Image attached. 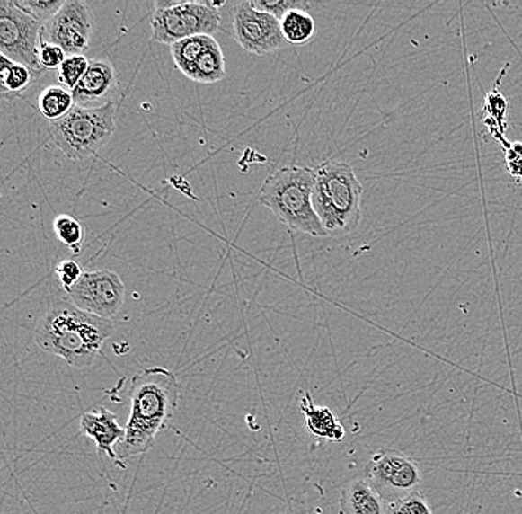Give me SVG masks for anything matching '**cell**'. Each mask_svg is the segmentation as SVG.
Returning a JSON list of instances; mask_svg holds the SVG:
<instances>
[{"label":"cell","instance_id":"6da1fadb","mask_svg":"<svg viewBox=\"0 0 522 514\" xmlns=\"http://www.w3.org/2000/svg\"><path fill=\"white\" fill-rule=\"evenodd\" d=\"M127 436L116 447L119 461L149 452L157 434L170 426L179 406L180 384L166 368H147L129 379Z\"/></svg>","mask_w":522,"mask_h":514},{"label":"cell","instance_id":"7a4b0ae2","mask_svg":"<svg viewBox=\"0 0 522 514\" xmlns=\"http://www.w3.org/2000/svg\"><path fill=\"white\" fill-rule=\"evenodd\" d=\"M113 331L109 319L84 312L70 299L57 297L34 328V341L43 351L64 359L70 367L86 369Z\"/></svg>","mask_w":522,"mask_h":514},{"label":"cell","instance_id":"3957f363","mask_svg":"<svg viewBox=\"0 0 522 514\" xmlns=\"http://www.w3.org/2000/svg\"><path fill=\"white\" fill-rule=\"evenodd\" d=\"M314 209L328 236L357 230L362 218V184L346 162L325 161L314 168Z\"/></svg>","mask_w":522,"mask_h":514},{"label":"cell","instance_id":"277c9868","mask_svg":"<svg viewBox=\"0 0 522 514\" xmlns=\"http://www.w3.org/2000/svg\"><path fill=\"white\" fill-rule=\"evenodd\" d=\"M314 168L284 166L269 175L260 189L259 200L280 223L309 236L328 237L314 209Z\"/></svg>","mask_w":522,"mask_h":514},{"label":"cell","instance_id":"5b68a950","mask_svg":"<svg viewBox=\"0 0 522 514\" xmlns=\"http://www.w3.org/2000/svg\"><path fill=\"white\" fill-rule=\"evenodd\" d=\"M116 111L115 102L97 109L75 106L66 118L49 123V132L64 156L70 161H85L97 155L115 134Z\"/></svg>","mask_w":522,"mask_h":514},{"label":"cell","instance_id":"8992f818","mask_svg":"<svg viewBox=\"0 0 522 514\" xmlns=\"http://www.w3.org/2000/svg\"><path fill=\"white\" fill-rule=\"evenodd\" d=\"M223 4V2L156 0L152 13V39L171 47L193 36H214L220 29Z\"/></svg>","mask_w":522,"mask_h":514},{"label":"cell","instance_id":"52a82bcc","mask_svg":"<svg viewBox=\"0 0 522 514\" xmlns=\"http://www.w3.org/2000/svg\"><path fill=\"white\" fill-rule=\"evenodd\" d=\"M43 27V22L20 11L13 0H0V52L31 68L38 77L43 73L39 63Z\"/></svg>","mask_w":522,"mask_h":514},{"label":"cell","instance_id":"ba28073f","mask_svg":"<svg viewBox=\"0 0 522 514\" xmlns=\"http://www.w3.org/2000/svg\"><path fill=\"white\" fill-rule=\"evenodd\" d=\"M367 481L386 502L420 491L423 473L417 461L396 449H380L366 465Z\"/></svg>","mask_w":522,"mask_h":514},{"label":"cell","instance_id":"9c48e42d","mask_svg":"<svg viewBox=\"0 0 522 514\" xmlns=\"http://www.w3.org/2000/svg\"><path fill=\"white\" fill-rule=\"evenodd\" d=\"M67 296L84 312L111 319L125 303V285L115 271H85L79 282L68 289Z\"/></svg>","mask_w":522,"mask_h":514},{"label":"cell","instance_id":"30bf717a","mask_svg":"<svg viewBox=\"0 0 522 514\" xmlns=\"http://www.w3.org/2000/svg\"><path fill=\"white\" fill-rule=\"evenodd\" d=\"M232 27L234 40L251 54H270L287 42L279 20L269 13H260L251 6L250 2H243L232 9Z\"/></svg>","mask_w":522,"mask_h":514},{"label":"cell","instance_id":"8fae6325","mask_svg":"<svg viewBox=\"0 0 522 514\" xmlns=\"http://www.w3.org/2000/svg\"><path fill=\"white\" fill-rule=\"evenodd\" d=\"M93 33V17L82 0H67L63 8L43 27L45 40L56 43L70 55H82L90 47Z\"/></svg>","mask_w":522,"mask_h":514},{"label":"cell","instance_id":"7c38bea8","mask_svg":"<svg viewBox=\"0 0 522 514\" xmlns=\"http://www.w3.org/2000/svg\"><path fill=\"white\" fill-rule=\"evenodd\" d=\"M119 79L109 59H91L88 70L73 89L75 104L85 109H97L111 102Z\"/></svg>","mask_w":522,"mask_h":514},{"label":"cell","instance_id":"4fadbf2b","mask_svg":"<svg viewBox=\"0 0 522 514\" xmlns=\"http://www.w3.org/2000/svg\"><path fill=\"white\" fill-rule=\"evenodd\" d=\"M79 427L84 436L93 439L102 456H109L113 463L125 468V464L116 456V447L123 442L127 430L125 426H120L115 412L102 406L91 409L88 412L82 413Z\"/></svg>","mask_w":522,"mask_h":514},{"label":"cell","instance_id":"5bb4252c","mask_svg":"<svg viewBox=\"0 0 522 514\" xmlns=\"http://www.w3.org/2000/svg\"><path fill=\"white\" fill-rule=\"evenodd\" d=\"M340 514H386L387 502L366 477L348 482L340 491Z\"/></svg>","mask_w":522,"mask_h":514},{"label":"cell","instance_id":"9a60e30c","mask_svg":"<svg viewBox=\"0 0 522 514\" xmlns=\"http://www.w3.org/2000/svg\"><path fill=\"white\" fill-rule=\"evenodd\" d=\"M300 411L306 420L307 430L314 434V438L328 442H341L346 430L343 424L339 421L336 413L327 406L314 405V399L309 392H305L302 402H300Z\"/></svg>","mask_w":522,"mask_h":514},{"label":"cell","instance_id":"2e32d148","mask_svg":"<svg viewBox=\"0 0 522 514\" xmlns=\"http://www.w3.org/2000/svg\"><path fill=\"white\" fill-rule=\"evenodd\" d=\"M183 75L196 84H211L223 81L227 73H226L225 55L221 51L220 43L213 39L208 47L196 57L195 61Z\"/></svg>","mask_w":522,"mask_h":514},{"label":"cell","instance_id":"e0dca14e","mask_svg":"<svg viewBox=\"0 0 522 514\" xmlns=\"http://www.w3.org/2000/svg\"><path fill=\"white\" fill-rule=\"evenodd\" d=\"M75 104L72 91L63 86H48L43 89L38 100V109L48 122H58L72 111Z\"/></svg>","mask_w":522,"mask_h":514},{"label":"cell","instance_id":"ac0fdd59","mask_svg":"<svg viewBox=\"0 0 522 514\" xmlns=\"http://www.w3.org/2000/svg\"><path fill=\"white\" fill-rule=\"evenodd\" d=\"M36 77L31 68L0 55V84L4 97L24 93L31 88Z\"/></svg>","mask_w":522,"mask_h":514},{"label":"cell","instance_id":"d6986e66","mask_svg":"<svg viewBox=\"0 0 522 514\" xmlns=\"http://www.w3.org/2000/svg\"><path fill=\"white\" fill-rule=\"evenodd\" d=\"M280 30L285 40L293 45H305L314 38L316 22L307 11H291L280 20Z\"/></svg>","mask_w":522,"mask_h":514},{"label":"cell","instance_id":"ffe728a7","mask_svg":"<svg viewBox=\"0 0 522 514\" xmlns=\"http://www.w3.org/2000/svg\"><path fill=\"white\" fill-rule=\"evenodd\" d=\"M213 39L214 36L200 34V36L183 39V40L171 45V55L174 59L175 67L179 68L181 73L186 72L187 68L190 67V64L195 61L196 57L208 47Z\"/></svg>","mask_w":522,"mask_h":514},{"label":"cell","instance_id":"44dd1931","mask_svg":"<svg viewBox=\"0 0 522 514\" xmlns=\"http://www.w3.org/2000/svg\"><path fill=\"white\" fill-rule=\"evenodd\" d=\"M484 111L487 113L484 122L490 125V132L494 136V138L500 139L501 143H506L505 128L508 102H506L505 97L497 91V86L492 89L491 93H487Z\"/></svg>","mask_w":522,"mask_h":514},{"label":"cell","instance_id":"7402d4cb","mask_svg":"<svg viewBox=\"0 0 522 514\" xmlns=\"http://www.w3.org/2000/svg\"><path fill=\"white\" fill-rule=\"evenodd\" d=\"M54 232L57 239L72 249L73 253H82V244L85 241V228L81 221L70 216H58L54 219Z\"/></svg>","mask_w":522,"mask_h":514},{"label":"cell","instance_id":"603a6c76","mask_svg":"<svg viewBox=\"0 0 522 514\" xmlns=\"http://www.w3.org/2000/svg\"><path fill=\"white\" fill-rule=\"evenodd\" d=\"M88 66H90V59L86 58L85 55H70L64 59L61 67L57 70V79L63 88L73 91L85 75Z\"/></svg>","mask_w":522,"mask_h":514},{"label":"cell","instance_id":"cb8c5ba5","mask_svg":"<svg viewBox=\"0 0 522 514\" xmlns=\"http://www.w3.org/2000/svg\"><path fill=\"white\" fill-rule=\"evenodd\" d=\"M13 4L34 20L47 24L63 8L64 0H13Z\"/></svg>","mask_w":522,"mask_h":514},{"label":"cell","instance_id":"d4e9b609","mask_svg":"<svg viewBox=\"0 0 522 514\" xmlns=\"http://www.w3.org/2000/svg\"><path fill=\"white\" fill-rule=\"evenodd\" d=\"M386 514H433V510L425 493L417 491L396 501L387 502Z\"/></svg>","mask_w":522,"mask_h":514},{"label":"cell","instance_id":"484cf974","mask_svg":"<svg viewBox=\"0 0 522 514\" xmlns=\"http://www.w3.org/2000/svg\"><path fill=\"white\" fill-rule=\"evenodd\" d=\"M251 6L260 13H266L269 15L282 20L285 13L291 11H307L309 13V4L305 0H250Z\"/></svg>","mask_w":522,"mask_h":514},{"label":"cell","instance_id":"4316f807","mask_svg":"<svg viewBox=\"0 0 522 514\" xmlns=\"http://www.w3.org/2000/svg\"><path fill=\"white\" fill-rule=\"evenodd\" d=\"M67 58V54L64 52L63 48L58 47L56 43L48 42L42 38L39 45V63L42 66L43 70H54L61 67L64 59Z\"/></svg>","mask_w":522,"mask_h":514},{"label":"cell","instance_id":"83f0119b","mask_svg":"<svg viewBox=\"0 0 522 514\" xmlns=\"http://www.w3.org/2000/svg\"><path fill=\"white\" fill-rule=\"evenodd\" d=\"M56 273L64 291L67 292L70 288L75 287L79 282V279L82 278V274L85 273V271L82 270V267L76 261L64 260L57 266Z\"/></svg>","mask_w":522,"mask_h":514},{"label":"cell","instance_id":"f1b7e54d","mask_svg":"<svg viewBox=\"0 0 522 514\" xmlns=\"http://www.w3.org/2000/svg\"><path fill=\"white\" fill-rule=\"evenodd\" d=\"M506 164L509 169L510 175L521 180L522 178V144L514 143L509 146L508 152H506Z\"/></svg>","mask_w":522,"mask_h":514}]
</instances>
